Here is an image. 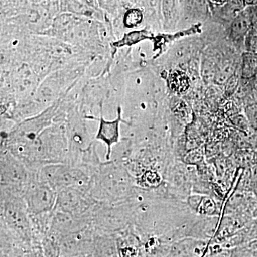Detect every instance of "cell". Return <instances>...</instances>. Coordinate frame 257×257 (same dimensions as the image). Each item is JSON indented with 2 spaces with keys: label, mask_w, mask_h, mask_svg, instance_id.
I'll use <instances>...</instances> for the list:
<instances>
[{
  "label": "cell",
  "mask_w": 257,
  "mask_h": 257,
  "mask_svg": "<svg viewBox=\"0 0 257 257\" xmlns=\"http://www.w3.org/2000/svg\"><path fill=\"white\" fill-rule=\"evenodd\" d=\"M68 141L65 124L55 122L45 128L30 146L25 166L31 172H38L42 167L66 163Z\"/></svg>",
  "instance_id": "6da1fadb"
},
{
  "label": "cell",
  "mask_w": 257,
  "mask_h": 257,
  "mask_svg": "<svg viewBox=\"0 0 257 257\" xmlns=\"http://www.w3.org/2000/svg\"><path fill=\"white\" fill-rule=\"evenodd\" d=\"M90 62H76L48 74L42 79L34 99L47 109L65 96L82 79Z\"/></svg>",
  "instance_id": "7a4b0ae2"
},
{
  "label": "cell",
  "mask_w": 257,
  "mask_h": 257,
  "mask_svg": "<svg viewBox=\"0 0 257 257\" xmlns=\"http://www.w3.org/2000/svg\"><path fill=\"white\" fill-rule=\"evenodd\" d=\"M87 121L79 111L75 101L70 99L64 122L68 141V155L65 163L67 165L76 166L83 152L96 141L89 131Z\"/></svg>",
  "instance_id": "3957f363"
},
{
  "label": "cell",
  "mask_w": 257,
  "mask_h": 257,
  "mask_svg": "<svg viewBox=\"0 0 257 257\" xmlns=\"http://www.w3.org/2000/svg\"><path fill=\"white\" fill-rule=\"evenodd\" d=\"M38 175L57 192L63 189L74 188L89 194L92 182L90 176L82 169L65 163L44 166Z\"/></svg>",
  "instance_id": "277c9868"
},
{
  "label": "cell",
  "mask_w": 257,
  "mask_h": 257,
  "mask_svg": "<svg viewBox=\"0 0 257 257\" xmlns=\"http://www.w3.org/2000/svg\"><path fill=\"white\" fill-rule=\"evenodd\" d=\"M32 172L21 161L1 149V191L23 197Z\"/></svg>",
  "instance_id": "5b68a950"
},
{
  "label": "cell",
  "mask_w": 257,
  "mask_h": 257,
  "mask_svg": "<svg viewBox=\"0 0 257 257\" xmlns=\"http://www.w3.org/2000/svg\"><path fill=\"white\" fill-rule=\"evenodd\" d=\"M38 172H32L31 179L23 197L32 216L53 212L57 202V192L40 179Z\"/></svg>",
  "instance_id": "8992f818"
},
{
  "label": "cell",
  "mask_w": 257,
  "mask_h": 257,
  "mask_svg": "<svg viewBox=\"0 0 257 257\" xmlns=\"http://www.w3.org/2000/svg\"><path fill=\"white\" fill-rule=\"evenodd\" d=\"M96 202L89 194L77 189L67 188L57 192L55 210L88 220Z\"/></svg>",
  "instance_id": "52a82bcc"
},
{
  "label": "cell",
  "mask_w": 257,
  "mask_h": 257,
  "mask_svg": "<svg viewBox=\"0 0 257 257\" xmlns=\"http://www.w3.org/2000/svg\"><path fill=\"white\" fill-rule=\"evenodd\" d=\"M122 106L119 105L116 107V116L114 119H106L104 114L101 113L99 116H92L87 117L88 121H97L98 128L94 140L104 143L106 147V161L111 160L113 147L120 142V124H125L130 126L128 122L122 117Z\"/></svg>",
  "instance_id": "ba28073f"
},
{
  "label": "cell",
  "mask_w": 257,
  "mask_h": 257,
  "mask_svg": "<svg viewBox=\"0 0 257 257\" xmlns=\"http://www.w3.org/2000/svg\"><path fill=\"white\" fill-rule=\"evenodd\" d=\"M207 246L203 239L184 238L171 245L165 257H201Z\"/></svg>",
  "instance_id": "9c48e42d"
},
{
  "label": "cell",
  "mask_w": 257,
  "mask_h": 257,
  "mask_svg": "<svg viewBox=\"0 0 257 257\" xmlns=\"http://www.w3.org/2000/svg\"><path fill=\"white\" fill-rule=\"evenodd\" d=\"M61 13H70L79 18L103 22L106 14L99 8H94L81 0H60Z\"/></svg>",
  "instance_id": "30bf717a"
},
{
  "label": "cell",
  "mask_w": 257,
  "mask_h": 257,
  "mask_svg": "<svg viewBox=\"0 0 257 257\" xmlns=\"http://www.w3.org/2000/svg\"><path fill=\"white\" fill-rule=\"evenodd\" d=\"M82 18L70 13H62L56 16L50 28L44 35L63 40L69 33L82 20ZM85 19V18H84Z\"/></svg>",
  "instance_id": "8fae6325"
},
{
  "label": "cell",
  "mask_w": 257,
  "mask_h": 257,
  "mask_svg": "<svg viewBox=\"0 0 257 257\" xmlns=\"http://www.w3.org/2000/svg\"><path fill=\"white\" fill-rule=\"evenodd\" d=\"M151 38V35L147 30H135L123 34L121 37L111 44V46L116 49H121L125 47L133 46L143 40Z\"/></svg>",
  "instance_id": "7c38bea8"
},
{
  "label": "cell",
  "mask_w": 257,
  "mask_h": 257,
  "mask_svg": "<svg viewBox=\"0 0 257 257\" xmlns=\"http://www.w3.org/2000/svg\"><path fill=\"white\" fill-rule=\"evenodd\" d=\"M191 207L199 214L211 216L216 214V204L214 201L207 196L194 195L189 197Z\"/></svg>",
  "instance_id": "4fadbf2b"
},
{
  "label": "cell",
  "mask_w": 257,
  "mask_h": 257,
  "mask_svg": "<svg viewBox=\"0 0 257 257\" xmlns=\"http://www.w3.org/2000/svg\"><path fill=\"white\" fill-rule=\"evenodd\" d=\"M241 73L243 78L250 79L257 74V54L246 52L243 55Z\"/></svg>",
  "instance_id": "5bb4252c"
},
{
  "label": "cell",
  "mask_w": 257,
  "mask_h": 257,
  "mask_svg": "<svg viewBox=\"0 0 257 257\" xmlns=\"http://www.w3.org/2000/svg\"><path fill=\"white\" fill-rule=\"evenodd\" d=\"M162 182V177L157 171L147 170L139 177L138 182L140 186L147 188H155Z\"/></svg>",
  "instance_id": "9a60e30c"
},
{
  "label": "cell",
  "mask_w": 257,
  "mask_h": 257,
  "mask_svg": "<svg viewBox=\"0 0 257 257\" xmlns=\"http://www.w3.org/2000/svg\"><path fill=\"white\" fill-rule=\"evenodd\" d=\"M251 30V23L246 16L242 15L236 19L232 25L233 36L236 38L246 37Z\"/></svg>",
  "instance_id": "2e32d148"
},
{
  "label": "cell",
  "mask_w": 257,
  "mask_h": 257,
  "mask_svg": "<svg viewBox=\"0 0 257 257\" xmlns=\"http://www.w3.org/2000/svg\"><path fill=\"white\" fill-rule=\"evenodd\" d=\"M246 45L247 52L257 54V30L251 29L246 36Z\"/></svg>",
  "instance_id": "e0dca14e"
},
{
  "label": "cell",
  "mask_w": 257,
  "mask_h": 257,
  "mask_svg": "<svg viewBox=\"0 0 257 257\" xmlns=\"http://www.w3.org/2000/svg\"><path fill=\"white\" fill-rule=\"evenodd\" d=\"M232 68L229 66H227V67H224L217 72L215 76V79L216 82L219 83V84H224V83L227 82V81L232 77Z\"/></svg>",
  "instance_id": "ac0fdd59"
},
{
  "label": "cell",
  "mask_w": 257,
  "mask_h": 257,
  "mask_svg": "<svg viewBox=\"0 0 257 257\" xmlns=\"http://www.w3.org/2000/svg\"><path fill=\"white\" fill-rule=\"evenodd\" d=\"M137 1L138 0H116V4L122 13L128 8H135L134 5L136 4Z\"/></svg>",
  "instance_id": "d6986e66"
},
{
  "label": "cell",
  "mask_w": 257,
  "mask_h": 257,
  "mask_svg": "<svg viewBox=\"0 0 257 257\" xmlns=\"http://www.w3.org/2000/svg\"><path fill=\"white\" fill-rule=\"evenodd\" d=\"M226 84H227L228 85L226 91L230 93L234 92L235 88L236 87V84H237L236 77H234V76H232V77H231V78H230L229 80L227 81Z\"/></svg>",
  "instance_id": "ffe728a7"
},
{
  "label": "cell",
  "mask_w": 257,
  "mask_h": 257,
  "mask_svg": "<svg viewBox=\"0 0 257 257\" xmlns=\"http://www.w3.org/2000/svg\"><path fill=\"white\" fill-rule=\"evenodd\" d=\"M248 118L250 121H252L254 124H257V108L250 107L248 111Z\"/></svg>",
  "instance_id": "44dd1931"
},
{
  "label": "cell",
  "mask_w": 257,
  "mask_h": 257,
  "mask_svg": "<svg viewBox=\"0 0 257 257\" xmlns=\"http://www.w3.org/2000/svg\"><path fill=\"white\" fill-rule=\"evenodd\" d=\"M81 1L87 3V4L90 5V6L94 7V8H99L97 0H81ZM99 9H100V8H99Z\"/></svg>",
  "instance_id": "7402d4cb"
},
{
  "label": "cell",
  "mask_w": 257,
  "mask_h": 257,
  "mask_svg": "<svg viewBox=\"0 0 257 257\" xmlns=\"http://www.w3.org/2000/svg\"><path fill=\"white\" fill-rule=\"evenodd\" d=\"M45 1H47V0H28L29 3L31 5L41 4Z\"/></svg>",
  "instance_id": "603a6c76"
},
{
  "label": "cell",
  "mask_w": 257,
  "mask_h": 257,
  "mask_svg": "<svg viewBox=\"0 0 257 257\" xmlns=\"http://www.w3.org/2000/svg\"><path fill=\"white\" fill-rule=\"evenodd\" d=\"M253 97H254L255 101L257 103V84L255 85L254 89H253Z\"/></svg>",
  "instance_id": "cb8c5ba5"
},
{
  "label": "cell",
  "mask_w": 257,
  "mask_h": 257,
  "mask_svg": "<svg viewBox=\"0 0 257 257\" xmlns=\"http://www.w3.org/2000/svg\"><path fill=\"white\" fill-rule=\"evenodd\" d=\"M256 75H257V74H256Z\"/></svg>",
  "instance_id": "d4e9b609"
}]
</instances>
